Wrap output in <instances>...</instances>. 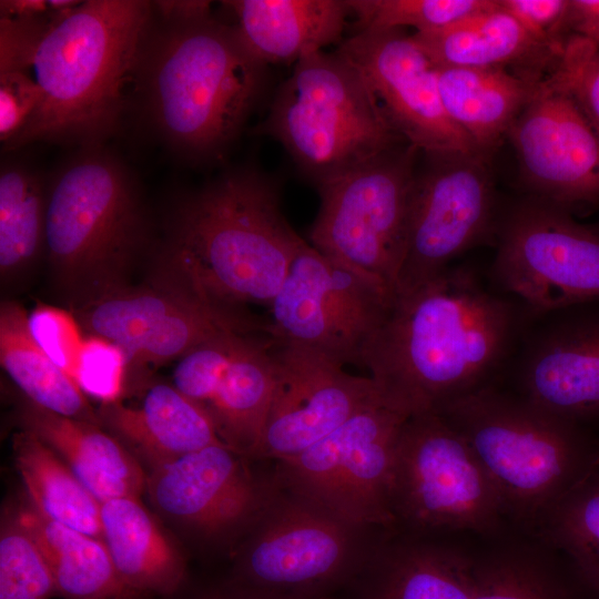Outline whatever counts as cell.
<instances>
[{
	"mask_svg": "<svg viewBox=\"0 0 599 599\" xmlns=\"http://www.w3.org/2000/svg\"><path fill=\"white\" fill-rule=\"evenodd\" d=\"M17 516L44 556L55 591L72 599H122L133 593L120 580L102 539L52 521L32 505Z\"/></svg>",
	"mask_w": 599,
	"mask_h": 599,
	"instance_id": "28",
	"label": "cell"
},
{
	"mask_svg": "<svg viewBox=\"0 0 599 599\" xmlns=\"http://www.w3.org/2000/svg\"><path fill=\"white\" fill-rule=\"evenodd\" d=\"M248 458L211 445L152 468L146 488L165 516L207 539L250 531L281 490L275 470L258 476Z\"/></svg>",
	"mask_w": 599,
	"mask_h": 599,
	"instance_id": "19",
	"label": "cell"
},
{
	"mask_svg": "<svg viewBox=\"0 0 599 599\" xmlns=\"http://www.w3.org/2000/svg\"><path fill=\"white\" fill-rule=\"evenodd\" d=\"M272 336L226 332L184 354L173 386L197 403L221 441L256 459L274 387Z\"/></svg>",
	"mask_w": 599,
	"mask_h": 599,
	"instance_id": "17",
	"label": "cell"
},
{
	"mask_svg": "<svg viewBox=\"0 0 599 599\" xmlns=\"http://www.w3.org/2000/svg\"><path fill=\"white\" fill-rule=\"evenodd\" d=\"M154 7L163 19L197 20L211 18L209 1H156Z\"/></svg>",
	"mask_w": 599,
	"mask_h": 599,
	"instance_id": "45",
	"label": "cell"
},
{
	"mask_svg": "<svg viewBox=\"0 0 599 599\" xmlns=\"http://www.w3.org/2000/svg\"><path fill=\"white\" fill-rule=\"evenodd\" d=\"M436 68L508 69L544 79L560 50L534 39L497 0L494 4L446 29L413 33Z\"/></svg>",
	"mask_w": 599,
	"mask_h": 599,
	"instance_id": "22",
	"label": "cell"
},
{
	"mask_svg": "<svg viewBox=\"0 0 599 599\" xmlns=\"http://www.w3.org/2000/svg\"><path fill=\"white\" fill-rule=\"evenodd\" d=\"M535 317L515 351L518 395L576 424L599 416V301Z\"/></svg>",
	"mask_w": 599,
	"mask_h": 599,
	"instance_id": "20",
	"label": "cell"
},
{
	"mask_svg": "<svg viewBox=\"0 0 599 599\" xmlns=\"http://www.w3.org/2000/svg\"><path fill=\"white\" fill-rule=\"evenodd\" d=\"M418 152L404 143L316 185L321 205L311 245L393 301L407 248Z\"/></svg>",
	"mask_w": 599,
	"mask_h": 599,
	"instance_id": "9",
	"label": "cell"
},
{
	"mask_svg": "<svg viewBox=\"0 0 599 599\" xmlns=\"http://www.w3.org/2000/svg\"><path fill=\"white\" fill-rule=\"evenodd\" d=\"M530 536L566 554L599 592V466L554 504Z\"/></svg>",
	"mask_w": 599,
	"mask_h": 599,
	"instance_id": "33",
	"label": "cell"
},
{
	"mask_svg": "<svg viewBox=\"0 0 599 599\" xmlns=\"http://www.w3.org/2000/svg\"><path fill=\"white\" fill-rule=\"evenodd\" d=\"M494 1L347 0V3L356 20V31L412 27L415 33H430L490 8Z\"/></svg>",
	"mask_w": 599,
	"mask_h": 599,
	"instance_id": "36",
	"label": "cell"
},
{
	"mask_svg": "<svg viewBox=\"0 0 599 599\" xmlns=\"http://www.w3.org/2000/svg\"><path fill=\"white\" fill-rule=\"evenodd\" d=\"M101 528L116 573L131 592L169 595L180 587L182 556L139 498L101 502Z\"/></svg>",
	"mask_w": 599,
	"mask_h": 599,
	"instance_id": "27",
	"label": "cell"
},
{
	"mask_svg": "<svg viewBox=\"0 0 599 599\" xmlns=\"http://www.w3.org/2000/svg\"><path fill=\"white\" fill-rule=\"evenodd\" d=\"M395 530L429 536L473 531L499 536L506 520L498 493L465 437L437 413L408 417L394 458Z\"/></svg>",
	"mask_w": 599,
	"mask_h": 599,
	"instance_id": "8",
	"label": "cell"
},
{
	"mask_svg": "<svg viewBox=\"0 0 599 599\" xmlns=\"http://www.w3.org/2000/svg\"><path fill=\"white\" fill-rule=\"evenodd\" d=\"M81 1L73 0H1L0 16L4 19H58Z\"/></svg>",
	"mask_w": 599,
	"mask_h": 599,
	"instance_id": "43",
	"label": "cell"
},
{
	"mask_svg": "<svg viewBox=\"0 0 599 599\" xmlns=\"http://www.w3.org/2000/svg\"><path fill=\"white\" fill-rule=\"evenodd\" d=\"M55 591L50 568L38 544L18 516L2 524L0 599H48Z\"/></svg>",
	"mask_w": 599,
	"mask_h": 599,
	"instance_id": "37",
	"label": "cell"
},
{
	"mask_svg": "<svg viewBox=\"0 0 599 599\" xmlns=\"http://www.w3.org/2000/svg\"><path fill=\"white\" fill-rule=\"evenodd\" d=\"M546 78L569 92L599 130V48L570 34Z\"/></svg>",
	"mask_w": 599,
	"mask_h": 599,
	"instance_id": "38",
	"label": "cell"
},
{
	"mask_svg": "<svg viewBox=\"0 0 599 599\" xmlns=\"http://www.w3.org/2000/svg\"><path fill=\"white\" fill-rule=\"evenodd\" d=\"M247 49L264 64L297 62L342 40L347 0L224 1ZM343 41V40H342Z\"/></svg>",
	"mask_w": 599,
	"mask_h": 599,
	"instance_id": "23",
	"label": "cell"
},
{
	"mask_svg": "<svg viewBox=\"0 0 599 599\" xmlns=\"http://www.w3.org/2000/svg\"><path fill=\"white\" fill-rule=\"evenodd\" d=\"M163 22L148 32L138 65L150 120L182 155L216 158L258 102L267 65L213 17Z\"/></svg>",
	"mask_w": 599,
	"mask_h": 599,
	"instance_id": "4",
	"label": "cell"
},
{
	"mask_svg": "<svg viewBox=\"0 0 599 599\" xmlns=\"http://www.w3.org/2000/svg\"><path fill=\"white\" fill-rule=\"evenodd\" d=\"M393 300L305 241L270 304L267 335L364 366L366 349Z\"/></svg>",
	"mask_w": 599,
	"mask_h": 599,
	"instance_id": "13",
	"label": "cell"
},
{
	"mask_svg": "<svg viewBox=\"0 0 599 599\" xmlns=\"http://www.w3.org/2000/svg\"><path fill=\"white\" fill-rule=\"evenodd\" d=\"M0 363L29 402L65 417L100 423L75 380L34 342L26 311L12 301L0 306Z\"/></svg>",
	"mask_w": 599,
	"mask_h": 599,
	"instance_id": "29",
	"label": "cell"
},
{
	"mask_svg": "<svg viewBox=\"0 0 599 599\" xmlns=\"http://www.w3.org/2000/svg\"><path fill=\"white\" fill-rule=\"evenodd\" d=\"M28 327L39 347L73 378L84 342L75 315L60 307L40 304L28 315Z\"/></svg>",
	"mask_w": 599,
	"mask_h": 599,
	"instance_id": "40",
	"label": "cell"
},
{
	"mask_svg": "<svg viewBox=\"0 0 599 599\" xmlns=\"http://www.w3.org/2000/svg\"><path fill=\"white\" fill-rule=\"evenodd\" d=\"M98 416L152 468L223 444L205 410L169 384L150 387L136 406L102 404Z\"/></svg>",
	"mask_w": 599,
	"mask_h": 599,
	"instance_id": "24",
	"label": "cell"
},
{
	"mask_svg": "<svg viewBox=\"0 0 599 599\" xmlns=\"http://www.w3.org/2000/svg\"><path fill=\"white\" fill-rule=\"evenodd\" d=\"M591 229L595 230L599 234V222L595 225H591Z\"/></svg>",
	"mask_w": 599,
	"mask_h": 599,
	"instance_id": "47",
	"label": "cell"
},
{
	"mask_svg": "<svg viewBox=\"0 0 599 599\" xmlns=\"http://www.w3.org/2000/svg\"><path fill=\"white\" fill-rule=\"evenodd\" d=\"M426 537L395 531L378 541L365 599H475L473 556Z\"/></svg>",
	"mask_w": 599,
	"mask_h": 599,
	"instance_id": "21",
	"label": "cell"
},
{
	"mask_svg": "<svg viewBox=\"0 0 599 599\" xmlns=\"http://www.w3.org/2000/svg\"><path fill=\"white\" fill-rule=\"evenodd\" d=\"M496 233L494 281L530 316L599 301V234L568 211L529 196Z\"/></svg>",
	"mask_w": 599,
	"mask_h": 599,
	"instance_id": "11",
	"label": "cell"
},
{
	"mask_svg": "<svg viewBox=\"0 0 599 599\" xmlns=\"http://www.w3.org/2000/svg\"><path fill=\"white\" fill-rule=\"evenodd\" d=\"M281 486L251 528L240 560L243 586L305 597L365 568L377 541Z\"/></svg>",
	"mask_w": 599,
	"mask_h": 599,
	"instance_id": "12",
	"label": "cell"
},
{
	"mask_svg": "<svg viewBox=\"0 0 599 599\" xmlns=\"http://www.w3.org/2000/svg\"><path fill=\"white\" fill-rule=\"evenodd\" d=\"M303 241L284 217L272 181L253 170L225 173L175 210L156 284L264 333L267 321L247 305L270 306Z\"/></svg>",
	"mask_w": 599,
	"mask_h": 599,
	"instance_id": "3",
	"label": "cell"
},
{
	"mask_svg": "<svg viewBox=\"0 0 599 599\" xmlns=\"http://www.w3.org/2000/svg\"><path fill=\"white\" fill-rule=\"evenodd\" d=\"M415 175L408 241L394 298L430 282L496 227V196L489 156L427 154Z\"/></svg>",
	"mask_w": 599,
	"mask_h": 599,
	"instance_id": "14",
	"label": "cell"
},
{
	"mask_svg": "<svg viewBox=\"0 0 599 599\" xmlns=\"http://www.w3.org/2000/svg\"><path fill=\"white\" fill-rule=\"evenodd\" d=\"M536 540H508L473 557L475 599H565Z\"/></svg>",
	"mask_w": 599,
	"mask_h": 599,
	"instance_id": "34",
	"label": "cell"
},
{
	"mask_svg": "<svg viewBox=\"0 0 599 599\" xmlns=\"http://www.w3.org/2000/svg\"><path fill=\"white\" fill-rule=\"evenodd\" d=\"M260 131L277 140L316 185L407 143L361 73L336 51L295 63Z\"/></svg>",
	"mask_w": 599,
	"mask_h": 599,
	"instance_id": "7",
	"label": "cell"
},
{
	"mask_svg": "<svg viewBox=\"0 0 599 599\" xmlns=\"http://www.w3.org/2000/svg\"><path fill=\"white\" fill-rule=\"evenodd\" d=\"M437 414L474 450L498 493L506 519L529 535L556 501L599 466V449L579 424L493 384Z\"/></svg>",
	"mask_w": 599,
	"mask_h": 599,
	"instance_id": "5",
	"label": "cell"
},
{
	"mask_svg": "<svg viewBox=\"0 0 599 599\" xmlns=\"http://www.w3.org/2000/svg\"><path fill=\"white\" fill-rule=\"evenodd\" d=\"M507 138L530 196L571 214L599 206V130L569 92L545 77Z\"/></svg>",
	"mask_w": 599,
	"mask_h": 599,
	"instance_id": "15",
	"label": "cell"
},
{
	"mask_svg": "<svg viewBox=\"0 0 599 599\" xmlns=\"http://www.w3.org/2000/svg\"><path fill=\"white\" fill-rule=\"evenodd\" d=\"M336 52L361 73L387 121L407 143L426 154L479 153L448 118L437 68L405 29L353 32Z\"/></svg>",
	"mask_w": 599,
	"mask_h": 599,
	"instance_id": "16",
	"label": "cell"
},
{
	"mask_svg": "<svg viewBox=\"0 0 599 599\" xmlns=\"http://www.w3.org/2000/svg\"><path fill=\"white\" fill-rule=\"evenodd\" d=\"M145 217L126 169L89 148L54 177L45 200V252L75 307L126 287L145 240Z\"/></svg>",
	"mask_w": 599,
	"mask_h": 599,
	"instance_id": "6",
	"label": "cell"
},
{
	"mask_svg": "<svg viewBox=\"0 0 599 599\" xmlns=\"http://www.w3.org/2000/svg\"><path fill=\"white\" fill-rule=\"evenodd\" d=\"M437 75L448 118L489 158L544 80L500 68H437Z\"/></svg>",
	"mask_w": 599,
	"mask_h": 599,
	"instance_id": "26",
	"label": "cell"
},
{
	"mask_svg": "<svg viewBox=\"0 0 599 599\" xmlns=\"http://www.w3.org/2000/svg\"><path fill=\"white\" fill-rule=\"evenodd\" d=\"M13 451L32 506L42 516L102 539L101 501L51 447L23 429L14 438Z\"/></svg>",
	"mask_w": 599,
	"mask_h": 599,
	"instance_id": "30",
	"label": "cell"
},
{
	"mask_svg": "<svg viewBox=\"0 0 599 599\" xmlns=\"http://www.w3.org/2000/svg\"><path fill=\"white\" fill-rule=\"evenodd\" d=\"M568 31L599 48V0H569Z\"/></svg>",
	"mask_w": 599,
	"mask_h": 599,
	"instance_id": "44",
	"label": "cell"
},
{
	"mask_svg": "<svg viewBox=\"0 0 599 599\" xmlns=\"http://www.w3.org/2000/svg\"><path fill=\"white\" fill-rule=\"evenodd\" d=\"M407 418L380 399L302 453L277 460L276 477L285 490L352 526L395 530L392 475Z\"/></svg>",
	"mask_w": 599,
	"mask_h": 599,
	"instance_id": "10",
	"label": "cell"
},
{
	"mask_svg": "<svg viewBox=\"0 0 599 599\" xmlns=\"http://www.w3.org/2000/svg\"><path fill=\"white\" fill-rule=\"evenodd\" d=\"M226 332L251 333L213 308L191 301L165 316L141 341L129 357V365H158L179 359L202 343Z\"/></svg>",
	"mask_w": 599,
	"mask_h": 599,
	"instance_id": "35",
	"label": "cell"
},
{
	"mask_svg": "<svg viewBox=\"0 0 599 599\" xmlns=\"http://www.w3.org/2000/svg\"><path fill=\"white\" fill-rule=\"evenodd\" d=\"M191 301L196 300L160 284L126 286L75 307L74 315L89 336L119 345L129 362L141 341L165 316Z\"/></svg>",
	"mask_w": 599,
	"mask_h": 599,
	"instance_id": "31",
	"label": "cell"
},
{
	"mask_svg": "<svg viewBox=\"0 0 599 599\" xmlns=\"http://www.w3.org/2000/svg\"><path fill=\"white\" fill-rule=\"evenodd\" d=\"M528 311L468 267L449 266L394 298L364 367L382 402L407 417L438 413L491 385L511 359Z\"/></svg>",
	"mask_w": 599,
	"mask_h": 599,
	"instance_id": "1",
	"label": "cell"
},
{
	"mask_svg": "<svg viewBox=\"0 0 599 599\" xmlns=\"http://www.w3.org/2000/svg\"><path fill=\"white\" fill-rule=\"evenodd\" d=\"M20 417L23 429L51 447L101 502L139 498L146 487L134 456L98 424L59 415L31 402Z\"/></svg>",
	"mask_w": 599,
	"mask_h": 599,
	"instance_id": "25",
	"label": "cell"
},
{
	"mask_svg": "<svg viewBox=\"0 0 599 599\" xmlns=\"http://www.w3.org/2000/svg\"><path fill=\"white\" fill-rule=\"evenodd\" d=\"M152 4L88 0L59 19H0V72L28 74L41 101L4 146L37 141L95 148L115 129L136 70Z\"/></svg>",
	"mask_w": 599,
	"mask_h": 599,
	"instance_id": "2",
	"label": "cell"
},
{
	"mask_svg": "<svg viewBox=\"0 0 599 599\" xmlns=\"http://www.w3.org/2000/svg\"><path fill=\"white\" fill-rule=\"evenodd\" d=\"M128 368V357L119 345L99 336H88L73 379L85 395L110 404L120 400Z\"/></svg>",
	"mask_w": 599,
	"mask_h": 599,
	"instance_id": "39",
	"label": "cell"
},
{
	"mask_svg": "<svg viewBox=\"0 0 599 599\" xmlns=\"http://www.w3.org/2000/svg\"><path fill=\"white\" fill-rule=\"evenodd\" d=\"M205 599H318V597L280 593L241 585L236 589L211 595Z\"/></svg>",
	"mask_w": 599,
	"mask_h": 599,
	"instance_id": "46",
	"label": "cell"
},
{
	"mask_svg": "<svg viewBox=\"0 0 599 599\" xmlns=\"http://www.w3.org/2000/svg\"><path fill=\"white\" fill-rule=\"evenodd\" d=\"M40 101V89L28 74L0 72V140L4 145L27 125Z\"/></svg>",
	"mask_w": 599,
	"mask_h": 599,
	"instance_id": "42",
	"label": "cell"
},
{
	"mask_svg": "<svg viewBox=\"0 0 599 599\" xmlns=\"http://www.w3.org/2000/svg\"><path fill=\"white\" fill-rule=\"evenodd\" d=\"M274 387L256 459L295 456L380 400L370 377L298 343L272 336Z\"/></svg>",
	"mask_w": 599,
	"mask_h": 599,
	"instance_id": "18",
	"label": "cell"
},
{
	"mask_svg": "<svg viewBox=\"0 0 599 599\" xmlns=\"http://www.w3.org/2000/svg\"><path fill=\"white\" fill-rule=\"evenodd\" d=\"M45 200L39 177L8 165L0 174V272L8 281L27 271L45 246Z\"/></svg>",
	"mask_w": 599,
	"mask_h": 599,
	"instance_id": "32",
	"label": "cell"
},
{
	"mask_svg": "<svg viewBox=\"0 0 599 599\" xmlns=\"http://www.w3.org/2000/svg\"><path fill=\"white\" fill-rule=\"evenodd\" d=\"M538 42L560 50L570 35L567 26L569 0H497Z\"/></svg>",
	"mask_w": 599,
	"mask_h": 599,
	"instance_id": "41",
	"label": "cell"
}]
</instances>
